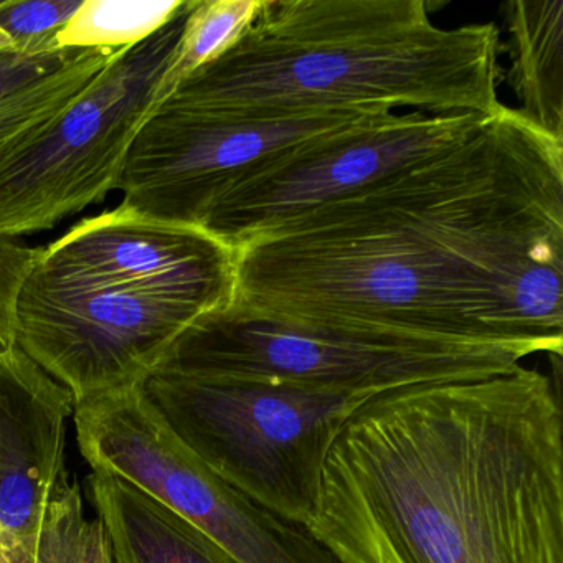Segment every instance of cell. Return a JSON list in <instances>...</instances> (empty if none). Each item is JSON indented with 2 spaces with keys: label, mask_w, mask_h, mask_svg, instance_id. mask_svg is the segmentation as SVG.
Returning a JSON list of instances; mask_svg holds the SVG:
<instances>
[{
  "label": "cell",
  "mask_w": 563,
  "mask_h": 563,
  "mask_svg": "<svg viewBox=\"0 0 563 563\" xmlns=\"http://www.w3.org/2000/svg\"><path fill=\"white\" fill-rule=\"evenodd\" d=\"M233 255L232 301L258 314L560 358L563 141L504 104Z\"/></svg>",
  "instance_id": "1"
},
{
  "label": "cell",
  "mask_w": 563,
  "mask_h": 563,
  "mask_svg": "<svg viewBox=\"0 0 563 563\" xmlns=\"http://www.w3.org/2000/svg\"><path fill=\"white\" fill-rule=\"evenodd\" d=\"M308 530L338 563H563L559 388L517 365L374 395L332 443Z\"/></svg>",
  "instance_id": "2"
},
{
  "label": "cell",
  "mask_w": 563,
  "mask_h": 563,
  "mask_svg": "<svg viewBox=\"0 0 563 563\" xmlns=\"http://www.w3.org/2000/svg\"><path fill=\"white\" fill-rule=\"evenodd\" d=\"M494 22L440 27L424 0H265L242 37L163 104L223 113L504 107Z\"/></svg>",
  "instance_id": "3"
},
{
  "label": "cell",
  "mask_w": 563,
  "mask_h": 563,
  "mask_svg": "<svg viewBox=\"0 0 563 563\" xmlns=\"http://www.w3.org/2000/svg\"><path fill=\"white\" fill-rule=\"evenodd\" d=\"M151 407L217 476L308 529L322 474L345 421L374 395L252 378L151 374Z\"/></svg>",
  "instance_id": "4"
},
{
  "label": "cell",
  "mask_w": 563,
  "mask_h": 563,
  "mask_svg": "<svg viewBox=\"0 0 563 563\" xmlns=\"http://www.w3.org/2000/svg\"><path fill=\"white\" fill-rule=\"evenodd\" d=\"M522 358L520 352L496 345L285 321L230 301L184 329L153 374L377 395L428 382L490 377L512 371Z\"/></svg>",
  "instance_id": "5"
},
{
  "label": "cell",
  "mask_w": 563,
  "mask_h": 563,
  "mask_svg": "<svg viewBox=\"0 0 563 563\" xmlns=\"http://www.w3.org/2000/svg\"><path fill=\"white\" fill-rule=\"evenodd\" d=\"M192 0L156 34L121 51L47 124L0 153V235L18 239L103 202L141 128L166 101Z\"/></svg>",
  "instance_id": "6"
},
{
  "label": "cell",
  "mask_w": 563,
  "mask_h": 563,
  "mask_svg": "<svg viewBox=\"0 0 563 563\" xmlns=\"http://www.w3.org/2000/svg\"><path fill=\"white\" fill-rule=\"evenodd\" d=\"M74 418L91 470L133 484L240 563H338L308 529L217 476L164 423L141 384L77 401Z\"/></svg>",
  "instance_id": "7"
},
{
  "label": "cell",
  "mask_w": 563,
  "mask_h": 563,
  "mask_svg": "<svg viewBox=\"0 0 563 563\" xmlns=\"http://www.w3.org/2000/svg\"><path fill=\"white\" fill-rule=\"evenodd\" d=\"M395 111L223 113L161 104L128 154L120 207L159 222L202 229L217 200L266 157L331 131Z\"/></svg>",
  "instance_id": "8"
},
{
  "label": "cell",
  "mask_w": 563,
  "mask_h": 563,
  "mask_svg": "<svg viewBox=\"0 0 563 563\" xmlns=\"http://www.w3.org/2000/svg\"><path fill=\"white\" fill-rule=\"evenodd\" d=\"M484 120L395 111L286 147L246 170L217 200L202 230L233 252L256 233L446 150Z\"/></svg>",
  "instance_id": "9"
},
{
  "label": "cell",
  "mask_w": 563,
  "mask_h": 563,
  "mask_svg": "<svg viewBox=\"0 0 563 563\" xmlns=\"http://www.w3.org/2000/svg\"><path fill=\"white\" fill-rule=\"evenodd\" d=\"M225 305L177 289H45L25 283L15 345L77 404L143 384L184 329Z\"/></svg>",
  "instance_id": "10"
},
{
  "label": "cell",
  "mask_w": 563,
  "mask_h": 563,
  "mask_svg": "<svg viewBox=\"0 0 563 563\" xmlns=\"http://www.w3.org/2000/svg\"><path fill=\"white\" fill-rule=\"evenodd\" d=\"M27 283L45 289H177L230 302L235 255L206 230L117 207L42 249Z\"/></svg>",
  "instance_id": "11"
},
{
  "label": "cell",
  "mask_w": 563,
  "mask_h": 563,
  "mask_svg": "<svg viewBox=\"0 0 563 563\" xmlns=\"http://www.w3.org/2000/svg\"><path fill=\"white\" fill-rule=\"evenodd\" d=\"M75 397L15 345L0 354V563H32Z\"/></svg>",
  "instance_id": "12"
},
{
  "label": "cell",
  "mask_w": 563,
  "mask_h": 563,
  "mask_svg": "<svg viewBox=\"0 0 563 563\" xmlns=\"http://www.w3.org/2000/svg\"><path fill=\"white\" fill-rule=\"evenodd\" d=\"M88 486L110 540L111 563H240L202 530L133 484L93 471Z\"/></svg>",
  "instance_id": "13"
},
{
  "label": "cell",
  "mask_w": 563,
  "mask_h": 563,
  "mask_svg": "<svg viewBox=\"0 0 563 563\" xmlns=\"http://www.w3.org/2000/svg\"><path fill=\"white\" fill-rule=\"evenodd\" d=\"M507 84L523 120L563 141V0H510Z\"/></svg>",
  "instance_id": "14"
},
{
  "label": "cell",
  "mask_w": 563,
  "mask_h": 563,
  "mask_svg": "<svg viewBox=\"0 0 563 563\" xmlns=\"http://www.w3.org/2000/svg\"><path fill=\"white\" fill-rule=\"evenodd\" d=\"M186 0H84L57 38L58 51L130 48L169 24Z\"/></svg>",
  "instance_id": "15"
},
{
  "label": "cell",
  "mask_w": 563,
  "mask_h": 563,
  "mask_svg": "<svg viewBox=\"0 0 563 563\" xmlns=\"http://www.w3.org/2000/svg\"><path fill=\"white\" fill-rule=\"evenodd\" d=\"M121 51L124 48L81 51L57 74L22 93L0 101V153L31 136L57 117Z\"/></svg>",
  "instance_id": "16"
},
{
  "label": "cell",
  "mask_w": 563,
  "mask_h": 563,
  "mask_svg": "<svg viewBox=\"0 0 563 563\" xmlns=\"http://www.w3.org/2000/svg\"><path fill=\"white\" fill-rule=\"evenodd\" d=\"M263 2L265 0H192L173 64L164 75L167 98L194 71L235 44L262 11Z\"/></svg>",
  "instance_id": "17"
},
{
  "label": "cell",
  "mask_w": 563,
  "mask_h": 563,
  "mask_svg": "<svg viewBox=\"0 0 563 563\" xmlns=\"http://www.w3.org/2000/svg\"><path fill=\"white\" fill-rule=\"evenodd\" d=\"M32 563H111L110 540L100 517L91 519L80 484L62 471L45 507Z\"/></svg>",
  "instance_id": "18"
},
{
  "label": "cell",
  "mask_w": 563,
  "mask_h": 563,
  "mask_svg": "<svg viewBox=\"0 0 563 563\" xmlns=\"http://www.w3.org/2000/svg\"><path fill=\"white\" fill-rule=\"evenodd\" d=\"M84 0H11L0 2V29L9 35L14 54L60 52L57 38Z\"/></svg>",
  "instance_id": "19"
},
{
  "label": "cell",
  "mask_w": 563,
  "mask_h": 563,
  "mask_svg": "<svg viewBox=\"0 0 563 563\" xmlns=\"http://www.w3.org/2000/svg\"><path fill=\"white\" fill-rule=\"evenodd\" d=\"M41 252L18 239L0 235V354L15 347L19 299Z\"/></svg>",
  "instance_id": "20"
},
{
  "label": "cell",
  "mask_w": 563,
  "mask_h": 563,
  "mask_svg": "<svg viewBox=\"0 0 563 563\" xmlns=\"http://www.w3.org/2000/svg\"><path fill=\"white\" fill-rule=\"evenodd\" d=\"M81 51L0 55V101L22 93L70 64Z\"/></svg>",
  "instance_id": "21"
},
{
  "label": "cell",
  "mask_w": 563,
  "mask_h": 563,
  "mask_svg": "<svg viewBox=\"0 0 563 563\" xmlns=\"http://www.w3.org/2000/svg\"><path fill=\"white\" fill-rule=\"evenodd\" d=\"M14 54V45H12L11 38L0 29V55Z\"/></svg>",
  "instance_id": "22"
}]
</instances>
